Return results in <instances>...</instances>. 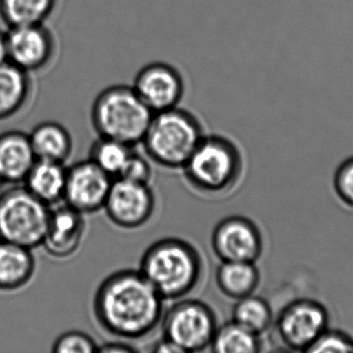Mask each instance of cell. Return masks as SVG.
Listing matches in <instances>:
<instances>
[{
  "label": "cell",
  "instance_id": "5b68a950",
  "mask_svg": "<svg viewBox=\"0 0 353 353\" xmlns=\"http://www.w3.org/2000/svg\"><path fill=\"white\" fill-rule=\"evenodd\" d=\"M240 149L230 139L203 136L184 167L187 182L197 192L220 195L232 190L242 174Z\"/></svg>",
  "mask_w": 353,
  "mask_h": 353
},
{
  "label": "cell",
  "instance_id": "d6986e66",
  "mask_svg": "<svg viewBox=\"0 0 353 353\" xmlns=\"http://www.w3.org/2000/svg\"><path fill=\"white\" fill-rule=\"evenodd\" d=\"M37 160L64 164L72 151V139L65 126L56 122L37 124L29 134Z\"/></svg>",
  "mask_w": 353,
  "mask_h": 353
},
{
  "label": "cell",
  "instance_id": "7402d4cb",
  "mask_svg": "<svg viewBox=\"0 0 353 353\" xmlns=\"http://www.w3.org/2000/svg\"><path fill=\"white\" fill-rule=\"evenodd\" d=\"M232 308V321L261 337L273 323V311L267 300L251 294L236 300Z\"/></svg>",
  "mask_w": 353,
  "mask_h": 353
},
{
  "label": "cell",
  "instance_id": "83f0119b",
  "mask_svg": "<svg viewBox=\"0 0 353 353\" xmlns=\"http://www.w3.org/2000/svg\"><path fill=\"white\" fill-rule=\"evenodd\" d=\"M338 197L348 207H353V157L344 161L334 178Z\"/></svg>",
  "mask_w": 353,
  "mask_h": 353
},
{
  "label": "cell",
  "instance_id": "5bb4252c",
  "mask_svg": "<svg viewBox=\"0 0 353 353\" xmlns=\"http://www.w3.org/2000/svg\"><path fill=\"white\" fill-rule=\"evenodd\" d=\"M84 233V215L68 204L60 205L50 211L41 246L55 258H68L80 248Z\"/></svg>",
  "mask_w": 353,
  "mask_h": 353
},
{
  "label": "cell",
  "instance_id": "ac0fdd59",
  "mask_svg": "<svg viewBox=\"0 0 353 353\" xmlns=\"http://www.w3.org/2000/svg\"><path fill=\"white\" fill-rule=\"evenodd\" d=\"M35 269L31 249L0 242V290L14 292L26 285Z\"/></svg>",
  "mask_w": 353,
  "mask_h": 353
},
{
  "label": "cell",
  "instance_id": "ffe728a7",
  "mask_svg": "<svg viewBox=\"0 0 353 353\" xmlns=\"http://www.w3.org/2000/svg\"><path fill=\"white\" fill-rule=\"evenodd\" d=\"M215 281L223 296L239 300L254 294L261 274L255 263L223 261L216 271Z\"/></svg>",
  "mask_w": 353,
  "mask_h": 353
},
{
  "label": "cell",
  "instance_id": "277c9868",
  "mask_svg": "<svg viewBox=\"0 0 353 353\" xmlns=\"http://www.w3.org/2000/svg\"><path fill=\"white\" fill-rule=\"evenodd\" d=\"M203 136L199 118L178 106L154 113L142 144L157 165L182 169Z\"/></svg>",
  "mask_w": 353,
  "mask_h": 353
},
{
  "label": "cell",
  "instance_id": "4fadbf2b",
  "mask_svg": "<svg viewBox=\"0 0 353 353\" xmlns=\"http://www.w3.org/2000/svg\"><path fill=\"white\" fill-rule=\"evenodd\" d=\"M132 87L153 113L178 107L185 93V81L180 70L163 61L143 66Z\"/></svg>",
  "mask_w": 353,
  "mask_h": 353
},
{
  "label": "cell",
  "instance_id": "9a60e30c",
  "mask_svg": "<svg viewBox=\"0 0 353 353\" xmlns=\"http://www.w3.org/2000/svg\"><path fill=\"white\" fill-rule=\"evenodd\" d=\"M28 134L8 131L0 135V178L3 184H21L37 162Z\"/></svg>",
  "mask_w": 353,
  "mask_h": 353
},
{
  "label": "cell",
  "instance_id": "7a4b0ae2",
  "mask_svg": "<svg viewBox=\"0 0 353 353\" xmlns=\"http://www.w3.org/2000/svg\"><path fill=\"white\" fill-rule=\"evenodd\" d=\"M139 271L165 300H178L194 292L203 276V260L190 242L161 238L141 259Z\"/></svg>",
  "mask_w": 353,
  "mask_h": 353
},
{
  "label": "cell",
  "instance_id": "603a6c76",
  "mask_svg": "<svg viewBox=\"0 0 353 353\" xmlns=\"http://www.w3.org/2000/svg\"><path fill=\"white\" fill-rule=\"evenodd\" d=\"M210 350L217 353H256L261 352L259 336L234 321L218 325Z\"/></svg>",
  "mask_w": 353,
  "mask_h": 353
},
{
  "label": "cell",
  "instance_id": "8992f818",
  "mask_svg": "<svg viewBox=\"0 0 353 353\" xmlns=\"http://www.w3.org/2000/svg\"><path fill=\"white\" fill-rule=\"evenodd\" d=\"M50 211V207L25 187H14L0 193V242L31 250L41 246Z\"/></svg>",
  "mask_w": 353,
  "mask_h": 353
},
{
  "label": "cell",
  "instance_id": "6da1fadb",
  "mask_svg": "<svg viewBox=\"0 0 353 353\" xmlns=\"http://www.w3.org/2000/svg\"><path fill=\"white\" fill-rule=\"evenodd\" d=\"M163 303L139 269H123L101 282L93 298V313L97 323L110 335L141 340L161 325Z\"/></svg>",
  "mask_w": 353,
  "mask_h": 353
},
{
  "label": "cell",
  "instance_id": "e0dca14e",
  "mask_svg": "<svg viewBox=\"0 0 353 353\" xmlns=\"http://www.w3.org/2000/svg\"><path fill=\"white\" fill-rule=\"evenodd\" d=\"M66 171L64 164L37 160L23 182L33 196L51 207L63 200Z\"/></svg>",
  "mask_w": 353,
  "mask_h": 353
},
{
  "label": "cell",
  "instance_id": "3957f363",
  "mask_svg": "<svg viewBox=\"0 0 353 353\" xmlns=\"http://www.w3.org/2000/svg\"><path fill=\"white\" fill-rule=\"evenodd\" d=\"M153 115L134 87L124 84L101 90L91 108V122L99 137L132 147L142 143Z\"/></svg>",
  "mask_w": 353,
  "mask_h": 353
},
{
  "label": "cell",
  "instance_id": "4316f807",
  "mask_svg": "<svg viewBox=\"0 0 353 353\" xmlns=\"http://www.w3.org/2000/svg\"><path fill=\"white\" fill-rule=\"evenodd\" d=\"M151 178H152V168L148 160L132 151L119 175L116 178H123L130 182L149 184Z\"/></svg>",
  "mask_w": 353,
  "mask_h": 353
},
{
  "label": "cell",
  "instance_id": "1f68e13d",
  "mask_svg": "<svg viewBox=\"0 0 353 353\" xmlns=\"http://www.w3.org/2000/svg\"><path fill=\"white\" fill-rule=\"evenodd\" d=\"M2 184H3V182H2L1 178H0V187H1Z\"/></svg>",
  "mask_w": 353,
  "mask_h": 353
},
{
  "label": "cell",
  "instance_id": "2e32d148",
  "mask_svg": "<svg viewBox=\"0 0 353 353\" xmlns=\"http://www.w3.org/2000/svg\"><path fill=\"white\" fill-rule=\"evenodd\" d=\"M31 75L10 62L0 64V122L18 114L33 95Z\"/></svg>",
  "mask_w": 353,
  "mask_h": 353
},
{
  "label": "cell",
  "instance_id": "484cf974",
  "mask_svg": "<svg viewBox=\"0 0 353 353\" xmlns=\"http://www.w3.org/2000/svg\"><path fill=\"white\" fill-rule=\"evenodd\" d=\"M99 345L94 340L82 332H68L57 338L52 352L54 353H94Z\"/></svg>",
  "mask_w": 353,
  "mask_h": 353
},
{
  "label": "cell",
  "instance_id": "d4e9b609",
  "mask_svg": "<svg viewBox=\"0 0 353 353\" xmlns=\"http://www.w3.org/2000/svg\"><path fill=\"white\" fill-rule=\"evenodd\" d=\"M309 353L353 352V338L341 331L327 329L308 348Z\"/></svg>",
  "mask_w": 353,
  "mask_h": 353
},
{
  "label": "cell",
  "instance_id": "44dd1931",
  "mask_svg": "<svg viewBox=\"0 0 353 353\" xmlns=\"http://www.w3.org/2000/svg\"><path fill=\"white\" fill-rule=\"evenodd\" d=\"M57 4L58 0H0V19L8 28L45 24Z\"/></svg>",
  "mask_w": 353,
  "mask_h": 353
},
{
  "label": "cell",
  "instance_id": "f546056e",
  "mask_svg": "<svg viewBox=\"0 0 353 353\" xmlns=\"http://www.w3.org/2000/svg\"><path fill=\"white\" fill-rule=\"evenodd\" d=\"M153 352L157 353H180V350L175 344L172 343L169 340L163 337L161 341L155 344L152 350Z\"/></svg>",
  "mask_w": 353,
  "mask_h": 353
},
{
  "label": "cell",
  "instance_id": "30bf717a",
  "mask_svg": "<svg viewBox=\"0 0 353 353\" xmlns=\"http://www.w3.org/2000/svg\"><path fill=\"white\" fill-rule=\"evenodd\" d=\"M211 245L221 263H255L263 254V236L259 227L243 216L221 220L214 228Z\"/></svg>",
  "mask_w": 353,
  "mask_h": 353
},
{
  "label": "cell",
  "instance_id": "ba28073f",
  "mask_svg": "<svg viewBox=\"0 0 353 353\" xmlns=\"http://www.w3.org/2000/svg\"><path fill=\"white\" fill-rule=\"evenodd\" d=\"M278 336L288 350L305 352L329 329L327 309L312 300L290 303L276 321Z\"/></svg>",
  "mask_w": 353,
  "mask_h": 353
},
{
  "label": "cell",
  "instance_id": "cb8c5ba5",
  "mask_svg": "<svg viewBox=\"0 0 353 353\" xmlns=\"http://www.w3.org/2000/svg\"><path fill=\"white\" fill-rule=\"evenodd\" d=\"M132 151V147L124 143L99 137L91 146L89 159L112 178H116L119 175Z\"/></svg>",
  "mask_w": 353,
  "mask_h": 353
},
{
  "label": "cell",
  "instance_id": "f1b7e54d",
  "mask_svg": "<svg viewBox=\"0 0 353 353\" xmlns=\"http://www.w3.org/2000/svg\"><path fill=\"white\" fill-rule=\"evenodd\" d=\"M137 350L130 344L124 342H109V343L103 344L97 348V352L101 353H128L136 352Z\"/></svg>",
  "mask_w": 353,
  "mask_h": 353
},
{
  "label": "cell",
  "instance_id": "4dcf8cb0",
  "mask_svg": "<svg viewBox=\"0 0 353 353\" xmlns=\"http://www.w3.org/2000/svg\"><path fill=\"white\" fill-rule=\"evenodd\" d=\"M8 61V39L6 31L0 30V64Z\"/></svg>",
  "mask_w": 353,
  "mask_h": 353
},
{
  "label": "cell",
  "instance_id": "8fae6325",
  "mask_svg": "<svg viewBox=\"0 0 353 353\" xmlns=\"http://www.w3.org/2000/svg\"><path fill=\"white\" fill-rule=\"evenodd\" d=\"M6 39L8 62L30 75L45 70L57 51L55 35L46 23L10 27Z\"/></svg>",
  "mask_w": 353,
  "mask_h": 353
},
{
  "label": "cell",
  "instance_id": "9c48e42d",
  "mask_svg": "<svg viewBox=\"0 0 353 353\" xmlns=\"http://www.w3.org/2000/svg\"><path fill=\"white\" fill-rule=\"evenodd\" d=\"M155 203V195L149 184L114 178L103 209L114 225L137 229L150 221Z\"/></svg>",
  "mask_w": 353,
  "mask_h": 353
},
{
  "label": "cell",
  "instance_id": "7c38bea8",
  "mask_svg": "<svg viewBox=\"0 0 353 353\" xmlns=\"http://www.w3.org/2000/svg\"><path fill=\"white\" fill-rule=\"evenodd\" d=\"M114 178L90 159L68 168L63 200L82 215L103 209Z\"/></svg>",
  "mask_w": 353,
  "mask_h": 353
},
{
  "label": "cell",
  "instance_id": "52a82bcc",
  "mask_svg": "<svg viewBox=\"0 0 353 353\" xmlns=\"http://www.w3.org/2000/svg\"><path fill=\"white\" fill-rule=\"evenodd\" d=\"M178 300L163 313V337L175 344L181 353L208 350L218 327L215 312L199 300Z\"/></svg>",
  "mask_w": 353,
  "mask_h": 353
}]
</instances>
